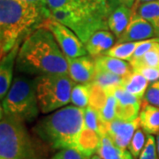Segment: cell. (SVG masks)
<instances>
[{"label": "cell", "instance_id": "cb8c5ba5", "mask_svg": "<svg viewBox=\"0 0 159 159\" xmlns=\"http://www.w3.org/2000/svg\"><path fill=\"white\" fill-rule=\"evenodd\" d=\"M90 100V83L75 85L71 94V102L74 106L81 109L87 108Z\"/></svg>", "mask_w": 159, "mask_h": 159}, {"label": "cell", "instance_id": "836d02e7", "mask_svg": "<svg viewBox=\"0 0 159 159\" xmlns=\"http://www.w3.org/2000/svg\"><path fill=\"white\" fill-rule=\"evenodd\" d=\"M25 2H28L31 5H34L42 8V9H44V10H49L48 7H47V4H46V0H23Z\"/></svg>", "mask_w": 159, "mask_h": 159}, {"label": "cell", "instance_id": "30bf717a", "mask_svg": "<svg viewBox=\"0 0 159 159\" xmlns=\"http://www.w3.org/2000/svg\"><path fill=\"white\" fill-rule=\"evenodd\" d=\"M158 37L155 29L150 23L143 20L142 18L134 16L131 17V20L125 32L118 39V43L143 41Z\"/></svg>", "mask_w": 159, "mask_h": 159}, {"label": "cell", "instance_id": "3957f363", "mask_svg": "<svg viewBox=\"0 0 159 159\" xmlns=\"http://www.w3.org/2000/svg\"><path fill=\"white\" fill-rule=\"evenodd\" d=\"M84 127V109L66 106L40 119L34 134L53 150L75 148L80 131Z\"/></svg>", "mask_w": 159, "mask_h": 159}, {"label": "cell", "instance_id": "277c9868", "mask_svg": "<svg viewBox=\"0 0 159 159\" xmlns=\"http://www.w3.org/2000/svg\"><path fill=\"white\" fill-rule=\"evenodd\" d=\"M24 123L0 111V159H44Z\"/></svg>", "mask_w": 159, "mask_h": 159}, {"label": "cell", "instance_id": "9c48e42d", "mask_svg": "<svg viewBox=\"0 0 159 159\" xmlns=\"http://www.w3.org/2000/svg\"><path fill=\"white\" fill-rule=\"evenodd\" d=\"M68 60V74L72 80L81 84L93 82L96 75V64L94 57L89 56L67 57Z\"/></svg>", "mask_w": 159, "mask_h": 159}, {"label": "cell", "instance_id": "52a82bcc", "mask_svg": "<svg viewBox=\"0 0 159 159\" xmlns=\"http://www.w3.org/2000/svg\"><path fill=\"white\" fill-rule=\"evenodd\" d=\"M38 27L51 31L57 44L67 57L74 58L87 55L88 51L85 43L80 39L78 35L73 30L51 16L44 19Z\"/></svg>", "mask_w": 159, "mask_h": 159}, {"label": "cell", "instance_id": "d590c367", "mask_svg": "<svg viewBox=\"0 0 159 159\" xmlns=\"http://www.w3.org/2000/svg\"><path fill=\"white\" fill-rule=\"evenodd\" d=\"M156 142H157V157H158V159H159V134L157 135Z\"/></svg>", "mask_w": 159, "mask_h": 159}, {"label": "cell", "instance_id": "2e32d148", "mask_svg": "<svg viewBox=\"0 0 159 159\" xmlns=\"http://www.w3.org/2000/svg\"><path fill=\"white\" fill-rule=\"evenodd\" d=\"M139 119L142 128L148 134H159V107L143 102Z\"/></svg>", "mask_w": 159, "mask_h": 159}, {"label": "cell", "instance_id": "e575fe53", "mask_svg": "<svg viewBox=\"0 0 159 159\" xmlns=\"http://www.w3.org/2000/svg\"><path fill=\"white\" fill-rule=\"evenodd\" d=\"M154 1H158V0H135L131 9H135V8L139 7L140 6H142L143 4L149 3V2H154Z\"/></svg>", "mask_w": 159, "mask_h": 159}, {"label": "cell", "instance_id": "5bb4252c", "mask_svg": "<svg viewBox=\"0 0 159 159\" xmlns=\"http://www.w3.org/2000/svg\"><path fill=\"white\" fill-rule=\"evenodd\" d=\"M100 143L101 135L97 132L84 126L78 136L75 148L84 156L90 158L95 153H97Z\"/></svg>", "mask_w": 159, "mask_h": 159}, {"label": "cell", "instance_id": "7402d4cb", "mask_svg": "<svg viewBox=\"0 0 159 159\" xmlns=\"http://www.w3.org/2000/svg\"><path fill=\"white\" fill-rule=\"evenodd\" d=\"M84 126L97 132L101 137L105 134L106 123L102 119L99 111L89 105L84 109Z\"/></svg>", "mask_w": 159, "mask_h": 159}, {"label": "cell", "instance_id": "d6a6232c", "mask_svg": "<svg viewBox=\"0 0 159 159\" xmlns=\"http://www.w3.org/2000/svg\"><path fill=\"white\" fill-rule=\"evenodd\" d=\"M134 1L135 0H107L109 7H110V11L119 6H125L129 8H132Z\"/></svg>", "mask_w": 159, "mask_h": 159}, {"label": "cell", "instance_id": "6da1fadb", "mask_svg": "<svg viewBox=\"0 0 159 159\" xmlns=\"http://www.w3.org/2000/svg\"><path fill=\"white\" fill-rule=\"evenodd\" d=\"M20 73L34 74H68L67 57L51 31L38 27L31 31L20 47L16 59Z\"/></svg>", "mask_w": 159, "mask_h": 159}, {"label": "cell", "instance_id": "83f0119b", "mask_svg": "<svg viewBox=\"0 0 159 159\" xmlns=\"http://www.w3.org/2000/svg\"><path fill=\"white\" fill-rule=\"evenodd\" d=\"M139 159H158L157 151V142L153 134H148L147 142Z\"/></svg>", "mask_w": 159, "mask_h": 159}, {"label": "cell", "instance_id": "ba28073f", "mask_svg": "<svg viewBox=\"0 0 159 159\" xmlns=\"http://www.w3.org/2000/svg\"><path fill=\"white\" fill-rule=\"evenodd\" d=\"M139 126H141L139 118L132 121L116 119L106 123L105 134L111 138L116 146L126 149Z\"/></svg>", "mask_w": 159, "mask_h": 159}, {"label": "cell", "instance_id": "7a4b0ae2", "mask_svg": "<svg viewBox=\"0 0 159 159\" xmlns=\"http://www.w3.org/2000/svg\"><path fill=\"white\" fill-rule=\"evenodd\" d=\"M50 16V10L23 0H0L1 57Z\"/></svg>", "mask_w": 159, "mask_h": 159}, {"label": "cell", "instance_id": "44dd1931", "mask_svg": "<svg viewBox=\"0 0 159 159\" xmlns=\"http://www.w3.org/2000/svg\"><path fill=\"white\" fill-rule=\"evenodd\" d=\"M141 42L142 41L126 42V43H117L116 45L110 48L103 55H108V56L117 57V58L122 59V60L130 61V59L133 57L134 51L137 49V47L140 45Z\"/></svg>", "mask_w": 159, "mask_h": 159}, {"label": "cell", "instance_id": "d4e9b609", "mask_svg": "<svg viewBox=\"0 0 159 159\" xmlns=\"http://www.w3.org/2000/svg\"><path fill=\"white\" fill-rule=\"evenodd\" d=\"M109 94L102 87L98 86L96 83H90V100H89V106L97 111H99L102 108L103 104L105 103Z\"/></svg>", "mask_w": 159, "mask_h": 159}, {"label": "cell", "instance_id": "8fae6325", "mask_svg": "<svg viewBox=\"0 0 159 159\" xmlns=\"http://www.w3.org/2000/svg\"><path fill=\"white\" fill-rule=\"evenodd\" d=\"M20 43H18L6 56L1 57L0 64V97L3 100L12 83V72L16 63Z\"/></svg>", "mask_w": 159, "mask_h": 159}, {"label": "cell", "instance_id": "4316f807", "mask_svg": "<svg viewBox=\"0 0 159 159\" xmlns=\"http://www.w3.org/2000/svg\"><path fill=\"white\" fill-rule=\"evenodd\" d=\"M117 105L118 101L113 95H109L102 108L99 111L102 119L105 123H109L117 119Z\"/></svg>", "mask_w": 159, "mask_h": 159}, {"label": "cell", "instance_id": "8992f818", "mask_svg": "<svg viewBox=\"0 0 159 159\" xmlns=\"http://www.w3.org/2000/svg\"><path fill=\"white\" fill-rule=\"evenodd\" d=\"M41 112L50 113L67 105L75 86L69 74H47L34 78Z\"/></svg>", "mask_w": 159, "mask_h": 159}, {"label": "cell", "instance_id": "e0dca14e", "mask_svg": "<svg viewBox=\"0 0 159 159\" xmlns=\"http://www.w3.org/2000/svg\"><path fill=\"white\" fill-rule=\"evenodd\" d=\"M97 155L102 159H134L130 151L116 146L106 134L101 137V143L97 150Z\"/></svg>", "mask_w": 159, "mask_h": 159}, {"label": "cell", "instance_id": "9a60e30c", "mask_svg": "<svg viewBox=\"0 0 159 159\" xmlns=\"http://www.w3.org/2000/svg\"><path fill=\"white\" fill-rule=\"evenodd\" d=\"M94 59L96 64V69L97 70L107 71L120 76H125L133 72L130 64L117 57H111L108 55H101L94 57Z\"/></svg>", "mask_w": 159, "mask_h": 159}, {"label": "cell", "instance_id": "ffe728a7", "mask_svg": "<svg viewBox=\"0 0 159 159\" xmlns=\"http://www.w3.org/2000/svg\"><path fill=\"white\" fill-rule=\"evenodd\" d=\"M123 80L124 76H120L107 71L96 69V75L93 83H96L98 86L102 87L103 89L107 91L109 95H112L114 90L118 87L122 86Z\"/></svg>", "mask_w": 159, "mask_h": 159}, {"label": "cell", "instance_id": "d6986e66", "mask_svg": "<svg viewBox=\"0 0 159 159\" xmlns=\"http://www.w3.org/2000/svg\"><path fill=\"white\" fill-rule=\"evenodd\" d=\"M132 17L142 18L152 25L159 37V0L143 4L135 9H131Z\"/></svg>", "mask_w": 159, "mask_h": 159}, {"label": "cell", "instance_id": "ac0fdd59", "mask_svg": "<svg viewBox=\"0 0 159 159\" xmlns=\"http://www.w3.org/2000/svg\"><path fill=\"white\" fill-rule=\"evenodd\" d=\"M148 82L149 81L142 74L133 71L129 74L124 76L122 87L134 96L142 99L144 98V95L148 89Z\"/></svg>", "mask_w": 159, "mask_h": 159}, {"label": "cell", "instance_id": "7c38bea8", "mask_svg": "<svg viewBox=\"0 0 159 159\" xmlns=\"http://www.w3.org/2000/svg\"><path fill=\"white\" fill-rule=\"evenodd\" d=\"M115 35L108 30H99L91 35L85 43L88 53L92 57L103 55L113 46Z\"/></svg>", "mask_w": 159, "mask_h": 159}, {"label": "cell", "instance_id": "f546056e", "mask_svg": "<svg viewBox=\"0 0 159 159\" xmlns=\"http://www.w3.org/2000/svg\"><path fill=\"white\" fill-rule=\"evenodd\" d=\"M51 159H90L81 154L75 148H63L58 150Z\"/></svg>", "mask_w": 159, "mask_h": 159}, {"label": "cell", "instance_id": "1f68e13d", "mask_svg": "<svg viewBox=\"0 0 159 159\" xmlns=\"http://www.w3.org/2000/svg\"><path fill=\"white\" fill-rule=\"evenodd\" d=\"M133 71L138 72L142 74L149 82H155L159 80V68L148 67V66H141Z\"/></svg>", "mask_w": 159, "mask_h": 159}, {"label": "cell", "instance_id": "5b68a950", "mask_svg": "<svg viewBox=\"0 0 159 159\" xmlns=\"http://www.w3.org/2000/svg\"><path fill=\"white\" fill-rule=\"evenodd\" d=\"M1 110L23 122H31L36 119L41 111L34 79L17 75L12 80L8 93L2 100Z\"/></svg>", "mask_w": 159, "mask_h": 159}, {"label": "cell", "instance_id": "4dcf8cb0", "mask_svg": "<svg viewBox=\"0 0 159 159\" xmlns=\"http://www.w3.org/2000/svg\"><path fill=\"white\" fill-rule=\"evenodd\" d=\"M47 7L50 11L63 9V8H74L79 4V0H46Z\"/></svg>", "mask_w": 159, "mask_h": 159}, {"label": "cell", "instance_id": "484cf974", "mask_svg": "<svg viewBox=\"0 0 159 159\" xmlns=\"http://www.w3.org/2000/svg\"><path fill=\"white\" fill-rule=\"evenodd\" d=\"M145 141H146V136L144 134V130L142 129V126L141 127L139 126L135 131L134 136L131 140L130 144L128 146V149L134 159L140 157L142 149L145 146Z\"/></svg>", "mask_w": 159, "mask_h": 159}, {"label": "cell", "instance_id": "8d00e7d4", "mask_svg": "<svg viewBox=\"0 0 159 159\" xmlns=\"http://www.w3.org/2000/svg\"><path fill=\"white\" fill-rule=\"evenodd\" d=\"M90 159H102L99 155H94V156H92V157Z\"/></svg>", "mask_w": 159, "mask_h": 159}, {"label": "cell", "instance_id": "f1b7e54d", "mask_svg": "<svg viewBox=\"0 0 159 159\" xmlns=\"http://www.w3.org/2000/svg\"><path fill=\"white\" fill-rule=\"evenodd\" d=\"M144 102L159 107V80L148 86L144 95Z\"/></svg>", "mask_w": 159, "mask_h": 159}, {"label": "cell", "instance_id": "603a6c76", "mask_svg": "<svg viewBox=\"0 0 159 159\" xmlns=\"http://www.w3.org/2000/svg\"><path fill=\"white\" fill-rule=\"evenodd\" d=\"M129 64L133 70L141 66L159 68V42L155 43L153 47L148 50L142 57L136 60L129 61Z\"/></svg>", "mask_w": 159, "mask_h": 159}, {"label": "cell", "instance_id": "4fadbf2b", "mask_svg": "<svg viewBox=\"0 0 159 159\" xmlns=\"http://www.w3.org/2000/svg\"><path fill=\"white\" fill-rule=\"evenodd\" d=\"M132 17L131 8L119 6L111 9L108 16V28L111 32L119 39L125 32Z\"/></svg>", "mask_w": 159, "mask_h": 159}]
</instances>
